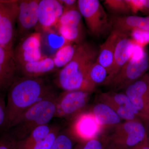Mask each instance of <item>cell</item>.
Here are the masks:
<instances>
[{
  "instance_id": "cell-1",
  "label": "cell",
  "mask_w": 149,
  "mask_h": 149,
  "mask_svg": "<svg viewBox=\"0 0 149 149\" xmlns=\"http://www.w3.org/2000/svg\"><path fill=\"white\" fill-rule=\"evenodd\" d=\"M53 92L40 77H17L8 90L5 120L0 132L8 130L24 111Z\"/></svg>"
},
{
  "instance_id": "cell-2",
  "label": "cell",
  "mask_w": 149,
  "mask_h": 149,
  "mask_svg": "<svg viewBox=\"0 0 149 149\" xmlns=\"http://www.w3.org/2000/svg\"><path fill=\"white\" fill-rule=\"evenodd\" d=\"M98 53L90 44H80L72 60L59 72L56 84L65 91L93 92L95 87L88 82L87 74L91 65L97 61Z\"/></svg>"
},
{
  "instance_id": "cell-3",
  "label": "cell",
  "mask_w": 149,
  "mask_h": 149,
  "mask_svg": "<svg viewBox=\"0 0 149 149\" xmlns=\"http://www.w3.org/2000/svg\"><path fill=\"white\" fill-rule=\"evenodd\" d=\"M58 95L53 92L19 116L8 130L17 141L26 139L39 126L49 123L54 118Z\"/></svg>"
},
{
  "instance_id": "cell-4",
  "label": "cell",
  "mask_w": 149,
  "mask_h": 149,
  "mask_svg": "<svg viewBox=\"0 0 149 149\" xmlns=\"http://www.w3.org/2000/svg\"><path fill=\"white\" fill-rule=\"evenodd\" d=\"M149 69L148 54L144 48L135 45L130 58L107 85L114 91L125 89Z\"/></svg>"
},
{
  "instance_id": "cell-5",
  "label": "cell",
  "mask_w": 149,
  "mask_h": 149,
  "mask_svg": "<svg viewBox=\"0 0 149 149\" xmlns=\"http://www.w3.org/2000/svg\"><path fill=\"white\" fill-rule=\"evenodd\" d=\"M140 119L127 120L115 125L107 138L104 149H123L135 146L148 138L146 129Z\"/></svg>"
},
{
  "instance_id": "cell-6",
  "label": "cell",
  "mask_w": 149,
  "mask_h": 149,
  "mask_svg": "<svg viewBox=\"0 0 149 149\" xmlns=\"http://www.w3.org/2000/svg\"><path fill=\"white\" fill-rule=\"evenodd\" d=\"M77 7L93 36L100 37L111 29L109 18L99 1L78 0Z\"/></svg>"
},
{
  "instance_id": "cell-7",
  "label": "cell",
  "mask_w": 149,
  "mask_h": 149,
  "mask_svg": "<svg viewBox=\"0 0 149 149\" xmlns=\"http://www.w3.org/2000/svg\"><path fill=\"white\" fill-rule=\"evenodd\" d=\"M17 10V1L0 0V46L13 52Z\"/></svg>"
},
{
  "instance_id": "cell-8",
  "label": "cell",
  "mask_w": 149,
  "mask_h": 149,
  "mask_svg": "<svg viewBox=\"0 0 149 149\" xmlns=\"http://www.w3.org/2000/svg\"><path fill=\"white\" fill-rule=\"evenodd\" d=\"M89 94V92L74 91H65L58 95L54 118L75 117L86 106Z\"/></svg>"
},
{
  "instance_id": "cell-9",
  "label": "cell",
  "mask_w": 149,
  "mask_h": 149,
  "mask_svg": "<svg viewBox=\"0 0 149 149\" xmlns=\"http://www.w3.org/2000/svg\"><path fill=\"white\" fill-rule=\"evenodd\" d=\"M41 41V34L38 32H33L21 39L20 42L14 48V59L16 66L45 57L42 55L40 49Z\"/></svg>"
},
{
  "instance_id": "cell-10",
  "label": "cell",
  "mask_w": 149,
  "mask_h": 149,
  "mask_svg": "<svg viewBox=\"0 0 149 149\" xmlns=\"http://www.w3.org/2000/svg\"><path fill=\"white\" fill-rule=\"evenodd\" d=\"M149 89V74L146 73L125 88V94L141 113L144 121L149 122L148 95Z\"/></svg>"
},
{
  "instance_id": "cell-11",
  "label": "cell",
  "mask_w": 149,
  "mask_h": 149,
  "mask_svg": "<svg viewBox=\"0 0 149 149\" xmlns=\"http://www.w3.org/2000/svg\"><path fill=\"white\" fill-rule=\"evenodd\" d=\"M39 3L38 0L17 1L16 24L19 35L26 34L38 24Z\"/></svg>"
},
{
  "instance_id": "cell-12",
  "label": "cell",
  "mask_w": 149,
  "mask_h": 149,
  "mask_svg": "<svg viewBox=\"0 0 149 149\" xmlns=\"http://www.w3.org/2000/svg\"><path fill=\"white\" fill-rule=\"evenodd\" d=\"M102 128L92 112L81 113L75 117L71 126V133L75 138L84 142L95 139Z\"/></svg>"
},
{
  "instance_id": "cell-13",
  "label": "cell",
  "mask_w": 149,
  "mask_h": 149,
  "mask_svg": "<svg viewBox=\"0 0 149 149\" xmlns=\"http://www.w3.org/2000/svg\"><path fill=\"white\" fill-rule=\"evenodd\" d=\"M128 35V34L119 32L112 67L103 85H107L130 58L135 45Z\"/></svg>"
},
{
  "instance_id": "cell-14",
  "label": "cell",
  "mask_w": 149,
  "mask_h": 149,
  "mask_svg": "<svg viewBox=\"0 0 149 149\" xmlns=\"http://www.w3.org/2000/svg\"><path fill=\"white\" fill-rule=\"evenodd\" d=\"M13 52L0 46V94L8 91L17 78Z\"/></svg>"
},
{
  "instance_id": "cell-15",
  "label": "cell",
  "mask_w": 149,
  "mask_h": 149,
  "mask_svg": "<svg viewBox=\"0 0 149 149\" xmlns=\"http://www.w3.org/2000/svg\"><path fill=\"white\" fill-rule=\"evenodd\" d=\"M64 11V7L60 1L40 0L38 24L45 29L53 27L58 22Z\"/></svg>"
},
{
  "instance_id": "cell-16",
  "label": "cell",
  "mask_w": 149,
  "mask_h": 149,
  "mask_svg": "<svg viewBox=\"0 0 149 149\" xmlns=\"http://www.w3.org/2000/svg\"><path fill=\"white\" fill-rule=\"evenodd\" d=\"M111 30L129 34L134 29L149 31V16L114 15L109 19Z\"/></svg>"
},
{
  "instance_id": "cell-17",
  "label": "cell",
  "mask_w": 149,
  "mask_h": 149,
  "mask_svg": "<svg viewBox=\"0 0 149 149\" xmlns=\"http://www.w3.org/2000/svg\"><path fill=\"white\" fill-rule=\"evenodd\" d=\"M16 67L17 72H20L22 77H40L56 68L53 59L47 57L37 61L18 65Z\"/></svg>"
},
{
  "instance_id": "cell-18",
  "label": "cell",
  "mask_w": 149,
  "mask_h": 149,
  "mask_svg": "<svg viewBox=\"0 0 149 149\" xmlns=\"http://www.w3.org/2000/svg\"><path fill=\"white\" fill-rule=\"evenodd\" d=\"M119 32L111 30L105 42L102 45L98 53L97 62L107 70L108 75L111 70L116 45Z\"/></svg>"
},
{
  "instance_id": "cell-19",
  "label": "cell",
  "mask_w": 149,
  "mask_h": 149,
  "mask_svg": "<svg viewBox=\"0 0 149 149\" xmlns=\"http://www.w3.org/2000/svg\"><path fill=\"white\" fill-rule=\"evenodd\" d=\"M99 124L103 127L119 124L121 118L110 107L101 102L93 108L92 112Z\"/></svg>"
},
{
  "instance_id": "cell-20",
  "label": "cell",
  "mask_w": 149,
  "mask_h": 149,
  "mask_svg": "<svg viewBox=\"0 0 149 149\" xmlns=\"http://www.w3.org/2000/svg\"><path fill=\"white\" fill-rule=\"evenodd\" d=\"M54 125L47 124L37 127L26 139L17 142L16 149H29L37 142L45 139Z\"/></svg>"
},
{
  "instance_id": "cell-21",
  "label": "cell",
  "mask_w": 149,
  "mask_h": 149,
  "mask_svg": "<svg viewBox=\"0 0 149 149\" xmlns=\"http://www.w3.org/2000/svg\"><path fill=\"white\" fill-rule=\"evenodd\" d=\"M58 30L60 35L67 41L81 44L84 37L83 26L59 25Z\"/></svg>"
},
{
  "instance_id": "cell-22",
  "label": "cell",
  "mask_w": 149,
  "mask_h": 149,
  "mask_svg": "<svg viewBox=\"0 0 149 149\" xmlns=\"http://www.w3.org/2000/svg\"><path fill=\"white\" fill-rule=\"evenodd\" d=\"M77 47L70 45H63L57 51L53 58L56 67L63 68L72 60Z\"/></svg>"
},
{
  "instance_id": "cell-23",
  "label": "cell",
  "mask_w": 149,
  "mask_h": 149,
  "mask_svg": "<svg viewBox=\"0 0 149 149\" xmlns=\"http://www.w3.org/2000/svg\"><path fill=\"white\" fill-rule=\"evenodd\" d=\"M107 76V70L96 61L89 68L87 79L90 84L95 88L97 85L103 84Z\"/></svg>"
},
{
  "instance_id": "cell-24",
  "label": "cell",
  "mask_w": 149,
  "mask_h": 149,
  "mask_svg": "<svg viewBox=\"0 0 149 149\" xmlns=\"http://www.w3.org/2000/svg\"><path fill=\"white\" fill-rule=\"evenodd\" d=\"M106 94L115 103L120 106L125 108L130 112L136 115L140 119L144 121L140 113L136 107L134 106L128 96L125 93L111 92L106 93Z\"/></svg>"
},
{
  "instance_id": "cell-25",
  "label": "cell",
  "mask_w": 149,
  "mask_h": 149,
  "mask_svg": "<svg viewBox=\"0 0 149 149\" xmlns=\"http://www.w3.org/2000/svg\"><path fill=\"white\" fill-rule=\"evenodd\" d=\"M99 98L102 103L106 104L110 107L121 119L125 120V121L140 119L137 116L130 112L125 108L120 106L114 102L107 96L106 93H102L100 94Z\"/></svg>"
},
{
  "instance_id": "cell-26",
  "label": "cell",
  "mask_w": 149,
  "mask_h": 149,
  "mask_svg": "<svg viewBox=\"0 0 149 149\" xmlns=\"http://www.w3.org/2000/svg\"><path fill=\"white\" fill-rule=\"evenodd\" d=\"M82 16L78 8L65 10L59 19L58 24L74 26H83Z\"/></svg>"
},
{
  "instance_id": "cell-27",
  "label": "cell",
  "mask_w": 149,
  "mask_h": 149,
  "mask_svg": "<svg viewBox=\"0 0 149 149\" xmlns=\"http://www.w3.org/2000/svg\"><path fill=\"white\" fill-rule=\"evenodd\" d=\"M60 127L54 125L50 132L42 139L35 144L29 149H50L60 133Z\"/></svg>"
},
{
  "instance_id": "cell-28",
  "label": "cell",
  "mask_w": 149,
  "mask_h": 149,
  "mask_svg": "<svg viewBox=\"0 0 149 149\" xmlns=\"http://www.w3.org/2000/svg\"><path fill=\"white\" fill-rule=\"evenodd\" d=\"M104 4L112 12L117 14H128L131 11L127 0H106Z\"/></svg>"
},
{
  "instance_id": "cell-29",
  "label": "cell",
  "mask_w": 149,
  "mask_h": 149,
  "mask_svg": "<svg viewBox=\"0 0 149 149\" xmlns=\"http://www.w3.org/2000/svg\"><path fill=\"white\" fill-rule=\"evenodd\" d=\"M132 41L136 45L143 48L149 44V31L134 29L130 32Z\"/></svg>"
},
{
  "instance_id": "cell-30",
  "label": "cell",
  "mask_w": 149,
  "mask_h": 149,
  "mask_svg": "<svg viewBox=\"0 0 149 149\" xmlns=\"http://www.w3.org/2000/svg\"><path fill=\"white\" fill-rule=\"evenodd\" d=\"M17 142L9 130H6L0 136V149H13Z\"/></svg>"
},
{
  "instance_id": "cell-31",
  "label": "cell",
  "mask_w": 149,
  "mask_h": 149,
  "mask_svg": "<svg viewBox=\"0 0 149 149\" xmlns=\"http://www.w3.org/2000/svg\"><path fill=\"white\" fill-rule=\"evenodd\" d=\"M73 142L70 136L60 133L50 149H72Z\"/></svg>"
},
{
  "instance_id": "cell-32",
  "label": "cell",
  "mask_w": 149,
  "mask_h": 149,
  "mask_svg": "<svg viewBox=\"0 0 149 149\" xmlns=\"http://www.w3.org/2000/svg\"><path fill=\"white\" fill-rule=\"evenodd\" d=\"M127 1L133 13L141 11L149 15V0H127Z\"/></svg>"
},
{
  "instance_id": "cell-33",
  "label": "cell",
  "mask_w": 149,
  "mask_h": 149,
  "mask_svg": "<svg viewBox=\"0 0 149 149\" xmlns=\"http://www.w3.org/2000/svg\"><path fill=\"white\" fill-rule=\"evenodd\" d=\"M74 149H104V145L100 140L95 139L83 142Z\"/></svg>"
},
{
  "instance_id": "cell-34",
  "label": "cell",
  "mask_w": 149,
  "mask_h": 149,
  "mask_svg": "<svg viewBox=\"0 0 149 149\" xmlns=\"http://www.w3.org/2000/svg\"><path fill=\"white\" fill-rule=\"evenodd\" d=\"M6 104L5 93L0 94V130L5 120Z\"/></svg>"
},
{
  "instance_id": "cell-35",
  "label": "cell",
  "mask_w": 149,
  "mask_h": 149,
  "mask_svg": "<svg viewBox=\"0 0 149 149\" xmlns=\"http://www.w3.org/2000/svg\"><path fill=\"white\" fill-rule=\"evenodd\" d=\"M64 7V10L78 8L77 1L75 0H62L60 1Z\"/></svg>"
},
{
  "instance_id": "cell-36",
  "label": "cell",
  "mask_w": 149,
  "mask_h": 149,
  "mask_svg": "<svg viewBox=\"0 0 149 149\" xmlns=\"http://www.w3.org/2000/svg\"><path fill=\"white\" fill-rule=\"evenodd\" d=\"M123 149H149V143L148 141V138L135 146Z\"/></svg>"
},
{
  "instance_id": "cell-37",
  "label": "cell",
  "mask_w": 149,
  "mask_h": 149,
  "mask_svg": "<svg viewBox=\"0 0 149 149\" xmlns=\"http://www.w3.org/2000/svg\"><path fill=\"white\" fill-rule=\"evenodd\" d=\"M148 106H149V89L148 93Z\"/></svg>"
},
{
  "instance_id": "cell-38",
  "label": "cell",
  "mask_w": 149,
  "mask_h": 149,
  "mask_svg": "<svg viewBox=\"0 0 149 149\" xmlns=\"http://www.w3.org/2000/svg\"><path fill=\"white\" fill-rule=\"evenodd\" d=\"M148 141L149 143V134H148Z\"/></svg>"
},
{
  "instance_id": "cell-39",
  "label": "cell",
  "mask_w": 149,
  "mask_h": 149,
  "mask_svg": "<svg viewBox=\"0 0 149 149\" xmlns=\"http://www.w3.org/2000/svg\"><path fill=\"white\" fill-rule=\"evenodd\" d=\"M13 149H16V146H15V148H13Z\"/></svg>"
}]
</instances>
